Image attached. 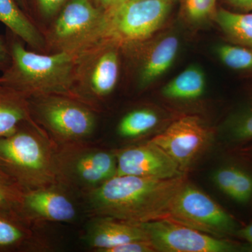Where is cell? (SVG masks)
I'll list each match as a JSON object with an SVG mask.
<instances>
[{"mask_svg": "<svg viewBox=\"0 0 252 252\" xmlns=\"http://www.w3.org/2000/svg\"><path fill=\"white\" fill-rule=\"evenodd\" d=\"M246 156H248V157L252 160V147L251 149H249L248 152H246Z\"/></svg>", "mask_w": 252, "mask_h": 252, "instance_id": "d590c367", "label": "cell"}, {"mask_svg": "<svg viewBox=\"0 0 252 252\" xmlns=\"http://www.w3.org/2000/svg\"><path fill=\"white\" fill-rule=\"evenodd\" d=\"M164 1H173V0H164Z\"/></svg>", "mask_w": 252, "mask_h": 252, "instance_id": "8d00e7d4", "label": "cell"}, {"mask_svg": "<svg viewBox=\"0 0 252 252\" xmlns=\"http://www.w3.org/2000/svg\"><path fill=\"white\" fill-rule=\"evenodd\" d=\"M211 140V131L202 121L195 116H187L172 123L151 142L163 149L185 172Z\"/></svg>", "mask_w": 252, "mask_h": 252, "instance_id": "52a82bcc", "label": "cell"}, {"mask_svg": "<svg viewBox=\"0 0 252 252\" xmlns=\"http://www.w3.org/2000/svg\"><path fill=\"white\" fill-rule=\"evenodd\" d=\"M23 236V232L18 225L0 215V249L14 246Z\"/></svg>", "mask_w": 252, "mask_h": 252, "instance_id": "d4e9b609", "label": "cell"}, {"mask_svg": "<svg viewBox=\"0 0 252 252\" xmlns=\"http://www.w3.org/2000/svg\"><path fill=\"white\" fill-rule=\"evenodd\" d=\"M39 112L49 127L64 137H85L94 129V114L68 99L53 95L47 97L39 104Z\"/></svg>", "mask_w": 252, "mask_h": 252, "instance_id": "9c48e42d", "label": "cell"}, {"mask_svg": "<svg viewBox=\"0 0 252 252\" xmlns=\"http://www.w3.org/2000/svg\"><path fill=\"white\" fill-rule=\"evenodd\" d=\"M216 53L224 65L239 72H252V49L239 44H220Z\"/></svg>", "mask_w": 252, "mask_h": 252, "instance_id": "7402d4cb", "label": "cell"}, {"mask_svg": "<svg viewBox=\"0 0 252 252\" xmlns=\"http://www.w3.org/2000/svg\"><path fill=\"white\" fill-rule=\"evenodd\" d=\"M215 18L234 44L252 49V11L235 13L220 9L217 11Z\"/></svg>", "mask_w": 252, "mask_h": 252, "instance_id": "d6986e66", "label": "cell"}, {"mask_svg": "<svg viewBox=\"0 0 252 252\" xmlns=\"http://www.w3.org/2000/svg\"><path fill=\"white\" fill-rule=\"evenodd\" d=\"M157 252H248L247 245L217 238L167 219L140 223Z\"/></svg>", "mask_w": 252, "mask_h": 252, "instance_id": "8992f818", "label": "cell"}, {"mask_svg": "<svg viewBox=\"0 0 252 252\" xmlns=\"http://www.w3.org/2000/svg\"><path fill=\"white\" fill-rule=\"evenodd\" d=\"M18 4L21 6L23 11H26L28 10V0H16Z\"/></svg>", "mask_w": 252, "mask_h": 252, "instance_id": "d6a6232c", "label": "cell"}, {"mask_svg": "<svg viewBox=\"0 0 252 252\" xmlns=\"http://www.w3.org/2000/svg\"><path fill=\"white\" fill-rule=\"evenodd\" d=\"M171 4L164 0H120L104 10V42L119 46L147 40L166 21Z\"/></svg>", "mask_w": 252, "mask_h": 252, "instance_id": "277c9868", "label": "cell"}, {"mask_svg": "<svg viewBox=\"0 0 252 252\" xmlns=\"http://www.w3.org/2000/svg\"><path fill=\"white\" fill-rule=\"evenodd\" d=\"M167 219L217 238L235 236L240 228L234 217L188 182L175 195Z\"/></svg>", "mask_w": 252, "mask_h": 252, "instance_id": "5b68a950", "label": "cell"}, {"mask_svg": "<svg viewBox=\"0 0 252 252\" xmlns=\"http://www.w3.org/2000/svg\"><path fill=\"white\" fill-rule=\"evenodd\" d=\"M0 185H7V182L4 180V177L0 173Z\"/></svg>", "mask_w": 252, "mask_h": 252, "instance_id": "e575fe53", "label": "cell"}, {"mask_svg": "<svg viewBox=\"0 0 252 252\" xmlns=\"http://www.w3.org/2000/svg\"><path fill=\"white\" fill-rule=\"evenodd\" d=\"M74 168L84 183L99 186L117 175V160L108 152H92L79 158Z\"/></svg>", "mask_w": 252, "mask_h": 252, "instance_id": "e0dca14e", "label": "cell"}, {"mask_svg": "<svg viewBox=\"0 0 252 252\" xmlns=\"http://www.w3.org/2000/svg\"><path fill=\"white\" fill-rule=\"evenodd\" d=\"M9 50V64L0 77V84L8 92L16 96H47L72 91L78 56L66 52L36 54L16 41Z\"/></svg>", "mask_w": 252, "mask_h": 252, "instance_id": "7a4b0ae2", "label": "cell"}, {"mask_svg": "<svg viewBox=\"0 0 252 252\" xmlns=\"http://www.w3.org/2000/svg\"><path fill=\"white\" fill-rule=\"evenodd\" d=\"M104 10L91 0H69L57 14L49 37L58 52L80 58L104 43Z\"/></svg>", "mask_w": 252, "mask_h": 252, "instance_id": "3957f363", "label": "cell"}, {"mask_svg": "<svg viewBox=\"0 0 252 252\" xmlns=\"http://www.w3.org/2000/svg\"><path fill=\"white\" fill-rule=\"evenodd\" d=\"M235 236L245 241L248 252H252V222L245 226L240 227Z\"/></svg>", "mask_w": 252, "mask_h": 252, "instance_id": "83f0119b", "label": "cell"}, {"mask_svg": "<svg viewBox=\"0 0 252 252\" xmlns=\"http://www.w3.org/2000/svg\"><path fill=\"white\" fill-rule=\"evenodd\" d=\"M87 240L93 248L105 252L109 249L139 240H148L149 236L140 223H127L104 217L94 220L89 226Z\"/></svg>", "mask_w": 252, "mask_h": 252, "instance_id": "7c38bea8", "label": "cell"}, {"mask_svg": "<svg viewBox=\"0 0 252 252\" xmlns=\"http://www.w3.org/2000/svg\"><path fill=\"white\" fill-rule=\"evenodd\" d=\"M217 0H182L186 17L192 22H201L216 14Z\"/></svg>", "mask_w": 252, "mask_h": 252, "instance_id": "cb8c5ba5", "label": "cell"}, {"mask_svg": "<svg viewBox=\"0 0 252 252\" xmlns=\"http://www.w3.org/2000/svg\"><path fill=\"white\" fill-rule=\"evenodd\" d=\"M185 175L160 179L116 175L91 193V207L101 216L132 223L167 219Z\"/></svg>", "mask_w": 252, "mask_h": 252, "instance_id": "6da1fadb", "label": "cell"}, {"mask_svg": "<svg viewBox=\"0 0 252 252\" xmlns=\"http://www.w3.org/2000/svg\"><path fill=\"white\" fill-rule=\"evenodd\" d=\"M9 94V93L5 90L4 88H3L2 86H1V84H0V99L4 98L5 96Z\"/></svg>", "mask_w": 252, "mask_h": 252, "instance_id": "836d02e7", "label": "cell"}, {"mask_svg": "<svg viewBox=\"0 0 252 252\" xmlns=\"http://www.w3.org/2000/svg\"><path fill=\"white\" fill-rule=\"evenodd\" d=\"M41 16L46 19L57 16L69 0H34Z\"/></svg>", "mask_w": 252, "mask_h": 252, "instance_id": "484cf974", "label": "cell"}, {"mask_svg": "<svg viewBox=\"0 0 252 252\" xmlns=\"http://www.w3.org/2000/svg\"><path fill=\"white\" fill-rule=\"evenodd\" d=\"M10 54L9 47L6 46L4 41L0 37V67L9 65Z\"/></svg>", "mask_w": 252, "mask_h": 252, "instance_id": "f546056e", "label": "cell"}, {"mask_svg": "<svg viewBox=\"0 0 252 252\" xmlns=\"http://www.w3.org/2000/svg\"><path fill=\"white\" fill-rule=\"evenodd\" d=\"M225 139L233 145L252 142V102L235 112L225 125Z\"/></svg>", "mask_w": 252, "mask_h": 252, "instance_id": "44dd1931", "label": "cell"}, {"mask_svg": "<svg viewBox=\"0 0 252 252\" xmlns=\"http://www.w3.org/2000/svg\"><path fill=\"white\" fill-rule=\"evenodd\" d=\"M14 95L9 93L0 99V137L15 133L18 124L26 119V111L13 99Z\"/></svg>", "mask_w": 252, "mask_h": 252, "instance_id": "603a6c76", "label": "cell"}, {"mask_svg": "<svg viewBox=\"0 0 252 252\" xmlns=\"http://www.w3.org/2000/svg\"><path fill=\"white\" fill-rule=\"evenodd\" d=\"M84 56L87 60L83 81L96 95L110 94L117 86L120 71L117 46L104 42Z\"/></svg>", "mask_w": 252, "mask_h": 252, "instance_id": "8fae6325", "label": "cell"}, {"mask_svg": "<svg viewBox=\"0 0 252 252\" xmlns=\"http://www.w3.org/2000/svg\"><path fill=\"white\" fill-rule=\"evenodd\" d=\"M45 155L35 137L16 132L0 137V165L21 178L44 168Z\"/></svg>", "mask_w": 252, "mask_h": 252, "instance_id": "30bf717a", "label": "cell"}, {"mask_svg": "<svg viewBox=\"0 0 252 252\" xmlns=\"http://www.w3.org/2000/svg\"><path fill=\"white\" fill-rule=\"evenodd\" d=\"M157 252L150 240H139L114 247L105 252Z\"/></svg>", "mask_w": 252, "mask_h": 252, "instance_id": "4316f807", "label": "cell"}, {"mask_svg": "<svg viewBox=\"0 0 252 252\" xmlns=\"http://www.w3.org/2000/svg\"><path fill=\"white\" fill-rule=\"evenodd\" d=\"M0 22L33 49L42 50L45 47V40L40 32L16 0H0Z\"/></svg>", "mask_w": 252, "mask_h": 252, "instance_id": "2e32d148", "label": "cell"}, {"mask_svg": "<svg viewBox=\"0 0 252 252\" xmlns=\"http://www.w3.org/2000/svg\"><path fill=\"white\" fill-rule=\"evenodd\" d=\"M24 205L36 215L55 221H69L76 215L75 208L69 199L53 190L32 192L25 196Z\"/></svg>", "mask_w": 252, "mask_h": 252, "instance_id": "9a60e30c", "label": "cell"}, {"mask_svg": "<svg viewBox=\"0 0 252 252\" xmlns=\"http://www.w3.org/2000/svg\"><path fill=\"white\" fill-rule=\"evenodd\" d=\"M180 39L175 35L164 36L149 48L142 61L140 72V85L145 87L163 75L175 61Z\"/></svg>", "mask_w": 252, "mask_h": 252, "instance_id": "4fadbf2b", "label": "cell"}, {"mask_svg": "<svg viewBox=\"0 0 252 252\" xmlns=\"http://www.w3.org/2000/svg\"><path fill=\"white\" fill-rule=\"evenodd\" d=\"M205 86L203 69L197 65H190L167 83L162 94L169 99H195L203 95Z\"/></svg>", "mask_w": 252, "mask_h": 252, "instance_id": "ac0fdd59", "label": "cell"}, {"mask_svg": "<svg viewBox=\"0 0 252 252\" xmlns=\"http://www.w3.org/2000/svg\"><path fill=\"white\" fill-rule=\"evenodd\" d=\"M227 1L238 9L247 11H252V0H227Z\"/></svg>", "mask_w": 252, "mask_h": 252, "instance_id": "4dcf8cb0", "label": "cell"}, {"mask_svg": "<svg viewBox=\"0 0 252 252\" xmlns=\"http://www.w3.org/2000/svg\"><path fill=\"white\" fill-rule=\"evenodd\" d=\"M119 1L120 0H94V3L97 7L106 10Z\"/></svg>", "mask_w": 252, "mask_h": 252, "instance_id": "1f68e13d", "label": "cell"}, {"mask_svg": "<svg viewBox=\"0 0 252 252\" xmlns=\"http://www.w3.org/2000/svg\"><path fill=\"white\" fill-rule=\"evenodd\" d=\"M13 199V193L7 185H0V208L8 205Z\"/></svg>", "mask_w": 252, "mask_h": 252, "instance_id": "f1b7e54d", "label": "cell"}, {"mask_svg": "<svg viewBox=\"0 0 252 252\" xmlns=\"http://www.w3.org/2000/svg\"><path fill=\"white\" fill-rule=\"evenodd\" d=\"M116 175H133L150 178H175L185 175L177 162L157 144L149 142L119 153Z\"/></svg>", "mask_w": 252, "mask_h": 252, "instance_id": "ba28073f", "label": "cell"}, {"mask_svg": "<svg viewBox=\"0 0 252 252\" xmlns=\"http://www.w3.org/2000/svg\"><path fill=\"white\" fill-rule=\"evenodd\" d=\"M217 188L230 200L240 205L252 202V172L239 163H228L214 172Z\"/></svg>", "mask_w": 252, "mask_h": 252, "instance_id": "5bb4252c", "label": "cell"}, {"mask_svg": "<svg viewBox=\"0 0 252 252\" xmlns=\"http://www.w3.org/2000/svg\"><path fill=\"white\" fill-rule=\"evenodd\" d=\"M158 122V115L152 109H135L123 118L118 126V132L126 138H133L152 130Z\"/></svg>", "mask_w": 252, "mask_h": 252, "instance_id": "ffe728a7", "label": "cell"}]
</instances>
